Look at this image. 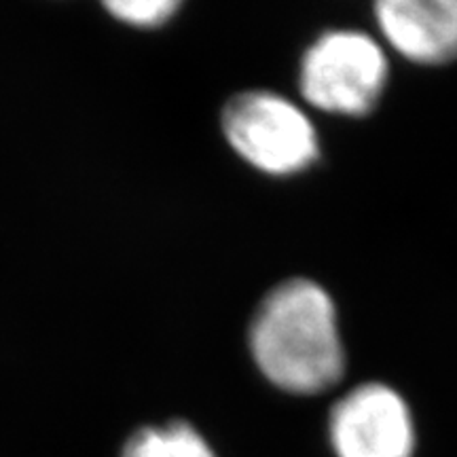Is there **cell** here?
Returning <instances> with one entry per match:
<instances>
[{"instance_id":"cell-1","label":"cell","mask_w":457,"mask_h":457,"mask_svg":"<svg viewBox=\"0 0 457 457\" xmlns=\"http://www.w3.org/2000/svg\"><path fill=\"white\" fill-rule=\"evenodd\" d=\"M250 350L261 373L284 392H327L345 370L335 303L305 278L286 279L261 301Z\"/></svg>"},{"instance_id":"cell-2","label":"cell","mask_w":457,"mask_h":457,"mask_svg":"<svg viewBox=\"0 0 457 457\" xmlns=\"http://www.w3.org/2000/svg\"><path fill=\"white\" fill-rule=\"evenodd\" d=\"M387 83L381 45L360 30L320 34L299 71L303 98L320 111L358 117L373 111Z\"/></svg>"},{"instance_id":"cell-3","label":"cell","mask_w":457,"mask_h":457,"mask_svg":"<svg viewBox=\"0 0 457 457\" xmlns=\"http://www.w3.org/2000/svg\"><path fill=\"white\" fill-rule=\"evenodd\" d=\"M227 140L256 170L290 176L320 155L313 123L299 106L273 91H245L222 111Z\"/></svg>"},{"instance_id":"cell-4","label":"cell","mask_w":457,"mask_h":457,"mask_svg":"<svg viewBox=\"0 0 457 457\" xmlns=\"http://www.w3.org/2000/svg\"><path fill=\"white\" fill-rule=\"evenodd\" d=\"M328 436L337 457H413L415 426L409 404L386 384L353 387L335 404Z\"/></svg>"},{"instance_id":"cell-5","label":"cell","mask_w":457,"mask_h":457,"mask_svg":"<svg viewBox=\"0 0 457 457\" xmlns=\"http://www.w3.org/2000/svg\"><path fill=\"white\" fill-rule=\"evenodd\" d=\"M377 24L386 41L417 64L457 57V0H381Z\"/></svg>"},{"instance_id":"cell-6","label":"cell","mask_w":457,"mask_h":457,"mask_svg":"<svg viewBox=\"0 0 457 457\" xmlns=\"http://www.w3.org/2000/svg\"><path fill=\"white\" fill-rule=\"evenodd\" d=\"M121 457H216V453L188 421H170L131 434Z\"/></svg>"},{"instance_id":"cell-7","label":"cell","mask_w":457,"mask_h":457,"mask_svg":"<svg viewBox=\"0 0 457 457\" xmlns=\"http://www.w3.org/2000/svg\"><path fill=\"white\" fill-rule=\"evenodd\" d=\"M106 7L117 20L128 21L131 26L151 28L168 21L180 4L176 0H129V3H108Z\"/></svg>"}]
</instances>
